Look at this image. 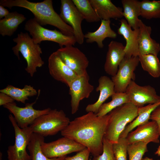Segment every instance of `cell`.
Instances as JSON below:
<instances>
[{
  "label": "cell",
  "instance_id": "6da1fadb",
  "mask_svg": "<svg viewBox=\"0 0 160 160\" xmlns=\"http://www.w3.org/2000/svg\"><path fill=\"white\" fill-rule=\"evenodd\" d=\"M109 118L108 114L97 116L92 112L71 121L61 134L83 145L93 157L102 154L103 140Z\"/></svg>",
  "mask_w": 160,
  "mask_h": 160
},
{
  "label": "cell",
  "instance_id": "7a4b0ae2",
  "mask_svg": "<svg viewBox=\"0 0 160 160\" xmlns=\"http://www.w3.org/2000/svg\"><path fill=\"white\" fill-rule=\"evenodd\" d=\"M0 5L10 9L17 7L28 9L33 13V18L42 26L52 25L66 36H74L72 28L65 23L54 10L52 0H44L39 2L27 0H0Z\"/></svg>",
  "mask_w": 160,
  "mask_h": 160
},
{
  "label": "cell",
  "instance_id": "3957f363",
  "mask_svg": "<svg viewBox=\"0 0 160 160\" xmlns=\"http://www.w3.org/2000/svg\"><path fill=\"white\" fill-rule=\"evenodd\" d=\"M138 109L130 102L110 112L108 114L109 118L104 137L112 144L117 143L126 126L137 116Z\"/></svg>",
  "mask_w": 160,
  "mask_h": 160
},
{
  "label": "cell",
  "instance_id": "277c9868",
  "mask_svg": "<svg viewBox=\"0 0 160 160\" xmlns=\"http://www.w3.org/2000/svg\"><path fill=\"white\" fill-rule=\"evenodd\" d=\"M13 41L16 43L12 48L14 54L20 60L19 52L21 54L27 63L25 70L33 77L37 68L42 67L44 63L41 57L42 52L40 45L34 42L28 33L20 32Z\"/></svg>",
  "mask_w": 160,
  "mask_h": 160
},
{
  "label": "cell",
  "instance_id": "5b68a950",
  "mask_svg": "<svg viewBox=\"0 0 160 160\" xmlns=\"http://www.w3.org/2000/svg\"><path fill=\"white\" fill-rule=\"evenodd\" d=\"M70 121L63 110L55 109L38 117L30 126L33 133L44 137L61 132Z\"/></svg>",
  "mask_w": 160,
  "mask_h": 160
},
{
  "label": "cell",
  "instance_id": "8992f818",
  "mask_svg": "<svg viewBox=\"0 0 160 160\" xmlns=\"http://www.w3.org/2000/svg\"><path fill=\"white\" fill-rule=\"evenodd\" d=\"M24 29L29 33L36 44H40L43 41H48L57 43L62 47L74 46L76 42L74 36H66L55 29L51 30L46 28L38 23L34 18H31L26 22Z\"/></svg>",
  "mask_w": 160,
  "mask_h": 160
},
{
  "label": "cell",
  "instance_id": "52a82bcc",
  "mask_svg": "<svg viewBox=\"0 0 160 160\" xmlns=\"http://www.w3.org/2000/svg\"><path fill=\"white\" fill-rule=\"evenodd\" d=\"M9 118L14 129L15 139L14 144L8 147L7 151L8 160H31L26 149L33 133L32 129L30 126L20 128L12 114L9 115Z\"/></svg>",
  "mask_w": 160,
  "mask_h": 160
},
{
  "label": "cell",
  "instance_id": "ba28073f",
  "mask_svg": "<svg viewBox=\"0 0 160 160\" xmlns=\"http://www.w3.org/2000/svg\"><path fill=\"white\" fill-rule=\"evenodd\" d=\"M40 92V90H39L38 96L35 101L25 104L24 107L17 106L15 102L3 106L13 114L18 126L20 128L23 129L29 126L37 118L47 113L51 109L49 108L42 110H36L33 108V105L36 103Z\"/></svg>",
  "mask_w": 160,
  "mask_h": 160
},
{
  "label": "cell",
  "instance_id": "9c48e42d",
  "mask_svg": "<svg viewBox=\"0 0 160 160\" xmlns=\"http://www.w3.org/2000/svg\"><path fill=\"white\" fill-rule=\"evenodd\" d=\"M140 62L138 56L124 57L119 64L116 74L111 79L115 92H125L131 80L135 79L134 73Z\"/></svg>",
  "mask_w": 160,
  "mask_h": 160
},
{
  "label": "cell",
  "instance_id": "30bf717a",
  "mask_svg": "<svg viewBox=\"0 0 160 160\" xmlns=\"http://www.w3.org/2000/svg\"><path fill=\"white\" fill-rule=\"evenodd\" d=\"M60 11L62 19L73 29L76 42L82 44L85 38L81 24L84 19L72 0H61Z\"/></svg>",
  "mask_w": 160,
  "mask_h": 160
},
{
  "label": "cell",
  "instance_id": "8fae6325",
  "mask_svg": "<svg viewBox=\"0 0 160 160\" xmlns=\"http://www.w3.org/2000/svg\"><path fill=\"white\" fill-rule=\"evenodd\" d=\"M63 62L78 76L87 72L89 60L82 51L73 46L60 47L56 51Z\"/></svg>",
  "mask_w": 160,
  "mask_h": 160
},
{
  "label": "cell",
  "instance_id": "7c38bea8",
  "mask_svg": "<svg viewBox=\"0 0 160 160\" xmlns=\"http://www.w3.org/2000/svg\"><path fill=\"white\" fill-rule=\"evenodd\" d=\"M41 148L47 157L52 158L65 156L72 153L78 152L86 148L69 138L63 137L53 141L43 142Z\"/></svg>",
  "mask_w": 160,
  "mask_h": 160
},
{
  "label": "cell",
  "instance_id": "4fadbf2b",
  "mask_svg": "<svg viewBox=\"0 0 160 160\" xmlns=\"http://www.w3.org/2000/svg\"><path fill=\"white\" fill-rule=\"evenodd\" d=\"M125 92L129 96L130 102L138 108L160 101V96L157 94L153 87L150 85H139L133 80L131 81Z\"/></svg>",
  "mask_w": 160,
  "mask_h": 160
},
{
  "label": "cell",
  "instance_id": "5bb4252c",
  "mask_svg": "<svg viewBox=\"0 0 160 160\" xmlns=\"http://www.w3.org/2000/svg\"><path fill=\"white\" fill-rule=\"evenodd\" d=\"M89 77L87 72L83 75L78 76L68 87L73 114L78 110L80 101L88 98L94 89V87L89 83Z\"/></svg>",
  "mask_w": 160,
  "mask_h": 160
},
{
  "label": "cell",
  "instance_id": "9a60e30c",
  "mask_svg": "<svg viewBox=\"0 0 160 160\" xmlns=\"http://www.w3.org/2000/svg\"><path fill=\"white\" fill-rule=\"evenodd\" d=\"M134 131L130 132L126 137L128 144L142 142L147 144L150 142L159 143L160 136L157 124L154 121H148L138 126Z\"/></svg>",
  "mask_w": 160,
  "mask_h": 160
},
{
  "label": "cell",
  "instance_id": "2e32d148",
  "mask_svg": "<svg viewBox=\"0 0 160 160\" xmlns=\"http://www.w3.org/2000/svg\"><path fill=\"white\" fill-rule=\"evenodd\" d=\"M48 67L50 75L54 79L68 87L78 76L63 62L56 51L48 58Z\"/></svg>",
  "mask_w": 160,
  "mask_h": 160
},
{
  "label": "cell",
  "instance_id": "e0dca14e",
  "mask_svg": "<svg viewBox=\"0 0 160 160\" xmlns=\"http://www.w3.org/2000/svg\"><path fill=\"white\" fill-rule=\"evenodd\" d=\"M125 47L121 43L114 41H111L108 45L104 69L106 73L112 77L116 73L124 57Z\"/></svg>",
  "mask_w": 160,
  "mask_h": 160
},
{
  "label": "cell",
  "instance_id": "ac0fdd59",
  "mask_svg": "<svg viewBox=\"0 0 160 160\" xmlns=\"http://www.w3.org/2000/svg\"><path fill=\"white\" fill-rule=\"evenodd\" d=\"M121 25L117 30L119 34L125 39L126 44L124 49V57H130L139 55L138 39L139 29L132 30L127 20L122 19L120 21Z\"/></svg>",
  "mask_w": 160,
  "mask_h": 160
},
{
  "label": "cell",
  "instance_id": "d6986e66",
  "mask_svg": "<svg viewBox=\"0 0 160 160\" xmlns=\"http://www.w3.org/2000/svg\"><path fill=\"white\" fill-rule=\"evenodd\" d=\"M139 27V55L151 54L157 56L160 51V44L151 38V27L146 25L140 19Z\"/></svg>",
  "mask_w": 160,
  "mask_h": 160
},
{
  "label": "cell",
  "instance_id": "ffe728a7",
  "mask_svg": "<svg viewBox=\"0 0 160 160\" xmlns=\"http://www.w3.org/2000/svg\"><path fill=\"white\" fill-rule=\"evenodd\" d=\"M98 82V85L96 91L100 92L98 98L95 103L89 104L87 106L85 111L87 112H92L97 113L100 108L105 101L116 93L114 84L111 79L108 76H100Z\"/></svg>",
  "mask_w": 160,
  "mask_h": 160
},
{
  "label": "cell",
  "instance_id": "44dd1931",
  "mask_svg": "<svg viewBox=\"0 0 160 160\" xmlns=\"http://www.w3.org/2000/svg\"><path fill=\"white\" fill-rule=\"evenodd\" d=\"M101 20H108L122 17L123 9L117 7L110 0H89Z\"/></svg>",
  "mask_w": 160,
  "mask_h": 160
},
{
  "label": "cell",
  "instance_id": "7402d4cb",
  "mask_svg": "<svg viewBox=\"0 0 160 160\" xmlns=\"http://www.w3.org/2000/svg\"><path fill=\"white\" fill-rule=\"evenodd\" d=\"M110 20H101L100 27L95 31L88 32L84 35L87 43L95 42L98 47L102 48L104 47L103 41L107 38L114 39L116 37V33L110 26Z\"/></svg>",
  "mask_w": 160,
  "mask_h": 160
},
{
  "label": "cell",
  "instance_id": "603a6c76",
  "mask_svg": "<svg viewBox=\"0 0 160 160\" xmlns=\"http://www.w3.org/2000/svg\"><path fill=\"white\" fill-rule=\"evenodd\" d=\"M26 19L23 15L17 11L9 12L7 16L0 20V35L3 36H11Z\"/></svg>",
  "mask_w": 160,
  "mask_h": 160
},
{
  "label": "cell",
  "instance_id": "cb8c5ba5",
  "mask_svg": "<svg viewBox=\"0 0 160 160\" xmlns=\"http://www.w3.org/2000/svg\"><path fill=\"white\" fill-rule=\"evenodd\" d=\"M160 105V101L156 103L138 108L137 116L126 126L119 137L126 138L128 134L135 128L149 121L152 113Z\"/></svg>",
  "mask_w": 160,
  "mask_h": 160
},
{
  "label": "cell",
  "instance_id": "d4e9b609",
  "mask_svg": "<svg viewBox=\"0 0 160 160\" xmlns=\"http://www.w3.org/2000/svg\"><path fill=\"white\" fill-rule=\"evenodd\" d=\"M140 1L137 0H122L123 16L126 19L129 25L133 30L138 29L140 16Z\"/></svg>",
  "mask_w": 160,
  "mask_h": 160
},
{
  "label": "cell",
  "instance_id": "484cf974",
  "mask_svg": "<svg viewBox=\"0 0 160 160\" xmlns=\"http://www.w3.org/2000/svg\"><path fill=\"white\" fill-rule=\"evenodd\" d=\"M0 92L5 93L12 97L15 100L25 104L29 97L37 95L36 90L31 85H25L22 89L8 85L5 88L0 90Z\"/></svg>",
  "mask_w": 160,
  "mask_h": 160
},
{
  "label": "cell",
  "instance_id": "4316f807",
  "mask_svg": "<svg viewBox=\"0 0 160 160\" xmlns=\"http://www.w3.org/2000/svg\"><path fill=\"white\" fill-rule=\"evenodd\" d=\"M44 142V137L33 133L27 148L31 160H64L66 156L52 158L47 157L42 152L41 148V145Z\"/></svg>",
  "mask_w": 160,
  "mask_h": 160
},
{
  "label": "cell",
  "instance_id": "83f0119b",
  "mask_svg": "<svg viewBox=\"0 0 160 160\" xmlns=\"http://www.w3.org/2000/svg\"><path fill=\"white\" fill-rule=\"evenodd\" d=\"M111 97L112 100L110 102L104 103L101 106L96 113L97 116H105L116 108L130 102L129 96L126 92H116Z\"/></svg>",
  "mask_w": 160,
  "mask_h": 160
},
{
  "label": "cell",
  "instance_id": "f1b7e54d",
  "mask_svg": "<svg viewBox=\"0 0 160 160\" xmlns=\"http://www.w3.org/2000/svg\"><path fill=\"white\" fill-rule=\"evenodd\" d=\"M143 70L154 78L160 76V62L157 56L149 54L138 56Z\"/></svg>",
  "mask_w": 160,
  "mask_h": 160
},
{
  "label": "cell",
  "instance_id": "f546056e",
  "mask_svg": "<svg viewBox=\"0 0 160 160\" xmlns=\"http://www.w3.org/2000/svg\"><path fill=\"white\" fill-rule=\"evenodd\" d=\"M140 16L147 19L160 18V1L143 0L140 2Z\"/></svg>",
  "mask_w": 160,
  "mask_h": 160
},
{
  "label": "cell",
  "instance_id": "4dcf8cb0",
  "mask_svg": "<svg viewBox=\"0 0 160 160\" xmlns=\"http://www.w3.org/2000/svg\"><path fill=\"white\" fill-rule=\"evenodd\" d=\"M84 19L89 23L97 22L101 19L92 6L89 0H72Z\"/></svg>",
  "mask_w": 160,
  "mask_h": 160
},
{
  "label": "cell",
  "instance_id": "1f68e13d",
  "mask_svg": "<svg viewBox=\"0 0 160 160\" xmlns=\"http://www.w3.org/2000/svg\"><path fill=\"white\" fill-rule=\"evenodd\" d=\"M147 145L142 142L128 144L127 153L129 160H141L145 153L148 151Z\"/></svg>",
  "mask_w": 160,
  "mask_h": 160
},
{
  "label": "cell",
  "instance_id": "d6a6232c",
  "mask_svg": "<svg viewBox=\"0 0 160 160\" xmlns=\"http://www.w3.org/2000/svg\"><path fill=\"white\" fill-rule=\"evenodd\" d=\"M128 143L126 138L119 137L117 143L113 144L116 160H127Z\"/></svg>",
  "mask_w": 160,
  "mask_h": 160
},
{
  "label": "cell",
  "instance_id": "836d02e7",
  "mask_svg": "<svg viewBox=\"0 0 160 160\" xmlns=\"http://www.w3.org/2000/svg\"><path fill=\"white\" fill-rule=\"evenodd\" d=\"M103 148L101 154L93 157L90 160H116L113 149V144L104 137Z\"/></svg>",
  "mask_w": 160,
  "mask_h": 160
},
{
  "label": "cell",
  "instance_id": "e575fe53",
  "mask_svg": "<svg viewBox=\"0 0 160 160\" xmlns=\"http://www.w3.org/2000/svg\"><path fill=\"white\" fill-rule=\"evenodd\" d=\"M90 153L87 148L79 151L75 155L71 156H66L64 160H89Z\"/></svg>",
  "mask_w": 160,
  "mask_h": 160
},
{
  "label": "cell",
  "instance_id": "d590c367",
  "mask_svg": "<svg viewBox=\"0 0 160 160\" xmlns=\"http://www.w3.org/2000/svg\"><path fill=\"white\" fill-rule=\"evenodd\" d=\"M150 119L155 121L157 124L160 135V105L152 112Z\"/></svg>",
  "mask_w": 160,
  "mask_h": 160
},
{
  "label": "cell",
  "instance_id": "8d00e7d4",
  "mask_svg": "<svg viewBox=\"0 0 160 160\" xmlns=\"http://www.w3.org/2000/svg\"><path fill=\"white\" fill-rule=\"evenodd\" d=\"M15 100L10 96L2 92H0V105L14 102Z\"/></svg>",
  "mask_w": 160,
  "mask_h": 160
},
{
  "label": "cell",
  "instance_id": "74e56055",
  "mask_svg": "<svg viewBox=\"0 0 160 160\" xmlns=\"http://www.w3.org/2000/svg\"><path fill=\"white\" fill-rule=\"evenodd\" d=\"M8 10L4 7L0 5V19H1L7 16L9 13Z\"/></svg>",
  "mask_w": 160,
  "mask_h": 160
},
{
  "label": "cell",
  "instance_id": "f35d334b",
  "mask_svg": "<svg viewBox=\"0 0 160 160\" xmlns=\"http://www.w3.org/2000/svg\"><path fill=\"white\" fill-rule=\"evenodd\" d=\"M155 154L160 156V145L159 146L157 151L155 153Z\"/></svg>",
  "mask_w": 160,
  "mask_h": 160
},
{
  "label": "cell",
  "instance_id": "ab89813d",
  "mask_svg": "<svg viewBox=\"0 0 160 160\" xmlns=\"http://www.w3.org/2000/svg\"><path fill=\"white\" fill-rule=\"evenodd\" d=\"M141 160H155L151 158H150L147 157H146L144 158H143ZM156 160H160V159H157Z\"/></svg>",
  "mask_w": 160,
  "mask_h": 160
}]
</instances>
